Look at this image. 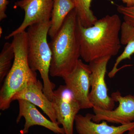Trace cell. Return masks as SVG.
<instances>
[{
	"mask_svg": "<svg viewBox=\"0 0 134 134\" xmlns=\"http://www.w3.org/2000/svg\"><path fill=\"white\" fill-rule=\"evenodd\" d=\"M122 23L118 15H107L92 26L85 27L77 18L76 32L83 60L90 63L117 55L121 47L119 33Z\"/></svg>",
	"mask_w": 134,
	"mask_h": 134,
	"instance_id": "cell-1",
	"label": "cell"
},
{
	"mask_svg": "<svg viewBox=\"0 0 134 134\" xmlns=\"http://www.w3.org/2000/svg\"><path fill=\"white\" fill-rule=\"evenodd\" d=\"M77 16L73 9L66 18L60 30L49 43L52 54L50 75L63 77L72 72L81 57L76 32Z\"/></svg>",
	"mask_w": 134,
	"mask_h": 134,
	"instance_id": "cell-2",
	"label": "cell"
},
{
	"mask_svg": "<svg viewBox=\"0 0 134 134\" xmlns=\"http://www.w3.org/2000/svg\"><path fill=\"white\" fill-rule=\"evenodd\" d=\"M13 38L15 58L0 91V109L2 111L9 108L16 93L31 82L38 80L36 72L32 70L28 63L26 32L16 34Z\"/></svg>",
	"mask_w": 134,
	"mask_h": 134,
	"instance_id": "cell-3",
	"label": "cell"
},
{
	"mask_svg": "<svg viewBox=\"0 0 134 134\" xmlns=\"http://www.w3.org/2000/svg\"><path fill=\"white\" fill-rule=\"evenodd\" d=\"M50 20L40 22L27 28V58L32 70L39 72L43 82V92L52 101L55 85L49 79L52 54L47 36Z\"/></svg>",
	"mask_w": 134,
	"mask_h": 134,
	"instance_id": "cell-4",
	"label": "cell"
},
{
	"mask_svg": "<svg viewBox=\"0 0 134 134\" xmlns=\"http://www.w3.org/2000/svg\"><path fill=\"white\" fill-rule=\"evenodd\" d=\"M111 57L99 58L89 63L91 73L90 84L91 91L89 99L93 107L107 110H112L115 101L108 94V89L105 78L107 67Z\"/></svg>",
	"mask_w": 134,
	"mask_h": 134,
	"instance_id": "cell-5",
	"label": "cell"
},
{
	"mask_svg": "<svg viewBox=\"0 0 134 134\" xmlns=\"http://www.w3.org/2000/svg\"><path fill=\"white\" fill-rule=\"evenodd\" d=\"M57 124L62 125L65 134H74L75 119L81 108L73 93L65 85L54 91L52 100Z\"/></svg>",
	"mask_w": 134,
	"mask_h": 134,
	"instance_id": "cell-6",
	"label": "cell"
},
{
	"mask_svg": "<svg viewBox=\"0 0 134 134\" xmlns=\"http://www.w3.org/2000/svg\"><path fill=\"white\" fill-rule=\"evenodd\" d=\"M54 0H20L15 3L14 8H20L24 11L25 16L21 24L15 30L5 37L9 39L15 35L25 31L32 25L50 20Z\"/></svg>",
	"mask_w": 134,
	"mask_h": 134,
	"instance_id": "cell-7",
	"label": "cell"
},
{
	"mask_svg": "<svg viewBox=\"0 0 134 134\" xmlns=\"http://www.w3.org/2000/svg\"><path fill=\"white\" fill-rule=\"evenodd\" d=\"M111 97L119 106L112 110H102L93 107L94 113L92 120L94 122L106 121L110 123L125 125L134 121V96L132 95L122 96L117 91L111 93Z\"/></svg>",
	"mask_w": 134,
	"mask_h": 134,
	"instance_id": "cell-8",
	"label": "cell"
},
{
	"mask_svg": "<svg viewBox=\"0 0 134 134\" xmlns=\"http://www.w3.org/2000/svg\"><path fill=\"white\" fill-rule=\"evenodd\" d=\"M91 71L89 65L79 59L74 69L63 77L81 109L93 108L89 99Z\"/></svg>",
	"mask_w": 134,
	"mask_h": 134,
	"instance_id": "cell-9",
	"label": "cell"
},
{
	"mask_svg": "<svg viewBox=\"0 0 134 134\" xmlns=\"http://www.w3.org/2000/svg\"><path fill=\"white\" fill-rule=\"evenodd\" d=\"M18 100L19 112L16 122L18 123L22 117H24L25 120L24 127L20 131L19 134H27L31 127L36 125L44 127L55 133L65 134L63 128L44 117L32 103L24 99Z\"/></svg>",
	"mask_w": 134,
	"mask_h": 134,
	"instance_id": "cell-10",
	"label": "cell"
},
{
	"mask_svg": "<svg viewBox=\"0 0 134 134\" xmlns=\"http://www.w3.org/2000/svg\"><path fill=\"white\" fill-rule=\"evenodd\" d=\"M43 88V85L39 80L31 82L13 96L12 101L19 99L27 100L41 108L50 121L57 123L52 103L44 94Z\"/></svg>",
	"mask_w": 134,
	"mask_h": 134,
	"instance_id": "cell-11",
	"label": "cell"
},
{
	"mask_svg": "<svg viewBox=\"0 0 134 134\" xmlns=\"http://www.w3.org/2000/svg\"><path fill=\"white\" fill-rule=\"evenodd\" d=\"M93 114H77L75 119V127L78 134H122L134 128V121L129 124L115 126L103 121L98 123L92 121Z\"/></svg>",
	"mask_w": 134,
	"mask_h": 134,
	"instance_id": "cell-12",
	"label": "cell"
},
{
	"mask_svg": "<svg viewBox=\"0 0 134 134\" xmlns=\"http://www.w3.org/2000/svg\"><path fill=\"white\" fill-rule=\"evenodd\" d=\"M75 8L72 0H54L48 33L50 38H53L58 33L66 18Z\"/></svg>",
	"mask_w": 134,
	"mask_h": 134,
	"instance_id": "cell-13",
	"label": "cell"
},
{
	"mask_svg": "<svg viewBox=\"0 0 134 134\" xmlns=\"http://www.w3.org/2000/svg\"><path fill=\"white\" fill-rule=\"evenodd\" d=\"M120 37L121 44L126 45L121 54L116 59L112 69L108 73V76L113 78L120 69H118V65L123 60H130L131 56L134 54V26L122 22L120 29Z\"/></svg>",
	"mask_w": 134,
	"mask_h": 134,
	"instance_id": "cell-14",
	"label": "cell"
},
{
	"mask_svg": "<svg viewBox=\"0 0 134 134\" xmlns=\"http://www.w3.org/2000/svg\"><path fill=\"white\" fill-rule=\"evenodd\" d=\"M93 0H72L74 3L77 18L83 26L89 27L98 20L91 9Z\"/></svg>",
	"mask_w": 134,
	"mask_h": 134,
	"instance_id": "cell-15",
	"label": "cell"
},
{
	"mask_svg": "<svg viewBox=\"0 0 134 134\" xmlns=\"http://www.w3.org/2000/svg\"><path fill=\"white\" fill-rule=\"evenodd\" d=\"M15 58L14 48L12 43L4 44L0 53V82L5 79L12 66Z\"/></svg>",
	"mask_w": 134,
	"mask_h": 134,
	"instance_id": "cell-16",
	"label": "cell"
},
{
	"mask_svg": "<svg viewBox=\"0 0 134 134\" xmlns=\"http://www.w3.org/2000/svg\"><path fill=\"white\" fill-rule=\"evenodd\" d=\"M117 10L123 15L124 22L134 26V5L130 7L118 5Z\"/></svg>",
	"mask_w": 134,
	"mask_h": 134,
	"instance_id": "cell-17",
	"label": "cell"
},
{
	"mask_svg": "<svg viewBox=\"0 0 134 134\" xmlns=\"http://www.w3.org/2000/svg\"><path fill=\"white\" fill-rule=\"evenodd\" d=\"M9 2L8 0H0V21L7 17L6 14V9Z\"/></svg>",
	"mask_w": 134,
	"mask_h": 134,
	"instance_id": "cell-18",
	"label": "cell"
},
{
	"mask_svg": "<svg viewBox=\"0 0 134 134\" xmlns=\"http://www.w3.org/2000/svg\"><path fill=\"white\" fill-rule=\"evenodd\" d=\"M126 4L127 7H130L134 5V0H120Z\"/></svg>",
	"mask_w": 134,
	"mask_h": 134,
	"instance_id": "cell-19",
	"label": "cell"
},
{
	"mask_svg": "<svg viewBox=\"0 0 134 134\" xmlns=\"http://www.w3.org/2000/svg\"><path fill=\"white\" fill-rule=\"evenodd\" d=\"M122 134H134V128L130 130H129V131H128L127 133H123Z\"/></svg>",
	"mask_w": 134,
	"mask_h": 134,
	"instance_id": "cell-20",
	"label": "cell"
}]
</instances>
